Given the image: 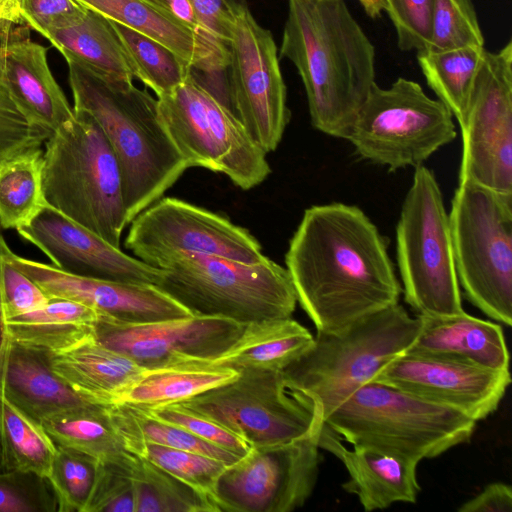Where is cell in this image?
Listing matches in <instances>:
<instances>
[{
    "label": "cell",
    "instance_id": "39",
    "mask_svg": "<svg viewBox=\"0 0 512 512\" xmlns=\"http://www.w3.org/2000/svg\"><path fill=\"white\" fill-rule=\"evenodd\" d=\"M127 450L209 496L212 501L217 480L228 466L206 455L149 442L131 444Z\"/></svg>",
    "mask_w": 512,
    "mask_h": 512
},
{
    "label": "cell",
    "instance_id": "14",
    "mask_svg": "<svg viewBox=\"0 0 512 512\" xmlns=\"http://www.w3.org/2000/svg\"><path fill=\"white\" fill-rule=\"evenodd\" d=\"M459 180L512 194V41L484 51L463 122Z\"/></svg>",
    "mask_w": 512,
    "mask_h": 512
},
{
    "label": "cell",
    "instance_id": "2",
    "mask_svg": "<svg viewBox=\"0 0 512 512\" xmlns=\"http://www.w3.org/2000/svg\"><path fill=\"white\" fill-rule=\"evenodd\" d=\"M280 56L296 67L312 126L347 138L375 82V48L345 0H288Z\"/></svg>",
    "mask_w": 512,
    "mask_h": 512
},
{
    "label": "cell",
    "instance_id": "24",
    "mask_svg": "<svg viewBox=\"0 0 512 512\" xmlns=\"http://www.w3.org/2000/svg\"><path fill=\"white\" fill-rule=\"evenodd\" d=\"M85 8L140 32L168 47L192 70H226L229 51L213 46L147 0H76Z\"/></svg>",
    "mask_w": 512,
    "mask_h": 512
},
{
    "label": "cell",
    "instance_id": "35",
    "mask_svg": "<svg viewBox=\"0 0 512 512\" xmlns=\"http://www.w3.org/2000/svg\"><path fill=\"white\" fill-rule=\"evenodd\" d=\"M43 148L0 166V226L27 225L46 205L42 188Z\"/></svg>",
    "mask_w": 512,
    "mask_h": 512
},
{
    "label": "cell",
    "instance_id": "15",
    "mask_svg": "<svg viewBox=\"0 0 512 512\" xmlns=\"http://www.w3.org/2000/svg\"><path fill=\"white\" fill-rule=\"evenodd\" d=\"M125 248L146 264L160 268L183 254H203L258 263L266 259L248 230L229 219L180 199L165 197L132 221Z\"/></svg>",
    "mask_w": 512,
    "mask_h": 512
},
{
    "label": "cell",
    "instance_id": "8",
    "mask_svg": "<svg viewBox=\"0 0 512 512\" xmlns=\"http://www.w3.org/2000/svg\"><path fill=\"white\" fill-rule=\"evenodd\" d=\"M455 271L466 299L512 325V194L459 180L448 214Z\"/></svg>",
    "mask_w": 512,
    "mask_h": 512
},
{
    "label": "cell",
    "instance_id": "44",
    "mask_svg": "<svg viewBox=\"0 0 512 512\" xmlns=\"http://www.w3.org/2000/svg\"><path fill=\"white\" fill-rule=\"evenodd\" d=\"M142 408L160 420L181 427L211 444L240 456H244L250 449V446L237 435L178 402Z\"/></svg>",
    "mask_w": 512,
    "mask_h": 512
},
{
    "label": "cell",
    "instance_id": "26",
    "mask_svg": "<svg viewBox=\"0 0 512 512\" xmlns=\"http://www.w3.org/2000/svg\"><path fill=\"white\" fill-rule=\"evenodd\" d=\"M56 373L92 404L107 406L146 369L95 337L64 352L52 353Z\"/></svg>",
    "mask_w": 512,
    "mask_h": 512
},
{
    "label": "cell",
    "instance_id": "27",
    "mask_svg": "<svg viewBox=\"0 0 512 512\" xmlns=\"http://www.w3.org/2000/svg\"><path fill=\"white\" fill-rule=\"evenodd\" d=\"M314 336L292 318L246 324L240 337L222 354L207 360L177 363L234 370H283L313 344Z\"/></svg>",
    "mask_w": 512,
    "mask_h": 512
},
{
    "label": "cell",
    "instance_id": "54",
    "mask_svg": "<svg viewBox=\"0 0 512 512\" xmlns=\"http://www.w3.org/2000/svg\"><path fill=\"white\" fill-rule=\"evenodd\" d=\"M366 14L371 18H377L385 9L386 0H358Z\"/></svg>",
    "mask_w": 512,
    "mask_h": 512
},
{
    "label": "cell",
    "instance_id": "29",
    "mask_svg": "<svg viewBox=\"0 0 512 512\" xmlns=\"http://www.w3.org/2000/svg\"><path fill=\"white\" fill-rule=\"evenodd\" d=\"M46 37L64 56L108 78L133 80L124 48L108 18L88 9L78 22Z\"/></svg>",
    "mask_w": 512,
    "mask_h": 512
},
{
    "label": "cell",
    "instance_id": "19",
    "mask_svg": "<svg viewBox=\"0 0 512 512\" xmlns=\"http://www.w3.org/2000/svg\"><path fill=\"white\" fill-rule=\"evenodd\" d=\"M17 232L53 266L71 274L155 286L163 275L48 205Z\"/></svg>",
    "mask_w": 512,
    "mask_h": 512
},
{
    "label": "cell",
    "instance_id": "48",
    "mask_svg": "<svg viewBox=\"0 0 512 512\" xmlns=\"http://www.w3.org/2000/svg\"><path fill=\"white\" fill-rule=\"evenodd\" d=\"M205 33L228 47L236 20L248 8L246 0H190Z\"/></svg>",
    "mask_w": 512,
    "mask_h": 512
},
{
    "label": "cell",
    "instance_id": "42",
    "mask_svg": "<svg viewBox=\"0 0 512 512\" xmlns=\"http://www.w3.org/2000/svg\"><path fill=\"white\" fill-rule=\"evenodd\" d=\"M435 0H386L384 11L392 21L402 51L428 48Z\"/></svg>",
    "mask_w": 512,
    "mask_h": 512
},
{
    "label": "cell",
    "instance_id": "10",
    "mask_svg": "<svg viewBox=\"0 0 512 512\" xmlns=\"http://www.w3.org/2000/svg\"><path fill=\"white\" fill-rule=\"evenodd\" d=\"M456 136L446 105L419 83L399 77L388 88L374 83L346 140L361 158L393 172L422 165Z\"/></svg>",
    "mask_w": 512,
    "mask_h": 512
},
{
    "label": "cell",
    "instance_id": "1",
    "mask_svg": "<svg viewBox=\"0 0 512 512\" xmlns=\"http://www.w3.org/2000/svg\"><path fill=\"white\" fill-rule=\"evenodd\" d=\"M297 303L316 332L336 334L399 303L401 284L385 237L357 206L304 211L285 255Z\"/></svg>",
    "mask_w": 512,
    "mask_h": 512
},
{
    "label": "cell",
    "instance_id": "22",
    "mask_svg": "<svg viewBox=\"0 0 512 512\" xmlns=\"http://www.w3.org/2000/svg\"><path fill=\"white\" fill-rule=\"evenodd\" d=\"M5 80L15 104L31 122L54 132L73 118L74 110L49 68L47 49L31 40L26 26L10 32Z\"/></svg>",
    "mask_w": 512,
    "mask_h": 512
},
{
    "label": "cell",
    "instance_id": "45",
    "mask_svg": "<svg viewBox=\"0 0 512 512\" xmlns=\"http://www.w3.org/2000/svg\"><path fill=\"white\" fill-rule=\"evenodd\" d=\"M52 133L31 122L17 107H0V166L42 148Z\"/></svg>",
    "mask_w": 512,
    "mask_h": 512
},
{
    "label": "cell",
    "instance_id": "37",
    "mask_svg": "<svg viewBox=\"0 0 512 512\" xmlns=\"http://www.w3.org/2000/svg\"><path fill=\"white\" fill-rule=\"evenodd\" d=\"M110 22L127 55L134 78L149 87L157 98L174 91L192 73V68L162 43L120 23Z\"/></svg>",
    "mask_w": 512,
    "mask_h": 512
},
{
    "label": "cell",
    "instance_id": "31",
    "mask_svg": "<svg viewBox=\"0 0 512 512\" xmlns=\"http://www.w3.org/2000/svg\"><path fill=\"white\" fill-rule=\"evenodd\" d=\"M41 424L56 444L82 451L101 462L131 466L136 457L125 448L102 405L88 403L68 409Z\"/></svg>",
    "mask_w": 512,
    "mask_h": 512
},
{
    "label": "cell",
    "instance_id": "32",
    "mask_svg": "<svg viewBox=\"0 0 512 512\" xmlns=\"http://www.w3.org/2000/svg\"><path fill=\"white\" fill-rule=\"evenodd\" d=\"M55 452L43 425L0 394V469L47 478Z\"/></svg>",
    "mask_w": 512,
    "mask_h": 512
},
{
    "label": "cell",
    "instance_id": "6",
    "mask_svg": "<svg viewBox=\"0 0 512 512\" xmlns=\"http://www.w3.org/2000/svg\"><path fill=\"white\" fill-rule=\"evenodd\" d=\"M342 440L419 463L468 442L476 421L410 392L369 382L324 420Z\"/></svg>",
    "mask_w": 512,
    "mask_h": 512
},
{
    "label": "cell",
    "instance_id": "36",
    "mask_svg": "<svg viewBox=\"0 0 512 512\" xmlns=\"http://www.w3.org/2000/svg\"><path fill=\"white\" fill-rule=\"evenodd\" d=\"M130 475L135 512H219L212 499L136 455Z\"/></svg>",
    "mask_w": 512,
    "mask_h": 512
},
{
    "label": "cell",
    "instance_id": "21",
    "mask_svg": "<svg viewBox=\"0 0 512 512\" xmlns=\"http://www.w3.org/2000/svg\"><path fill=\"white\" fill-rule=\"evenodd\" d=\"M320 449L335 455L349 478L342 484L355 495L367 512L388 508L395 503H415L421 490L417 480L419 463L363 446L347 449L340 436L325 423L319 437Z\"/></svg>",
    "mask_w": 512,
    "mask_h": 512
},
{
    "label": "cell",
    "instance_id": "40",
    "mask_svg": "<svg viewBox=\"0 0 512 512\" xmlns=\"http://www.w3.org/2000/svg\"><path fill=\"white\" fill-rule=\"evenodd\" d=\"M484 47V37L471 0H435L427 51ZM425 51V50H424Z\"/></svg>",
    "mask_w": 512,
    "mask_h": 512
},
{
    "label": "cell",
    "instance_id": "43",
    "mask_svg": "<svg viewBox=\"0 0 512 512\" xmlns=\"http://www.w3.org/2000/svg\"><path fill=\"white\" fill-rule=\"evenodd\" d=\"M132 465L99 461L84 512H135V494L130 475Z\"/></svg>",
    "mask_w": 512,
    "mask_h": 512
},
{
    "label": "cell",
    "instance_id": "30",
    "mask_svg": "<svg viewBox=\"0 0 512 512\" xmlns=\"http://www.w3.org/2000/svg\"><path fill=\"white\" fill-rule=\"evenodd\" d=\"M238 375L230 368L192 364L145 369L113 404L152 407L182 402Z\"/></svg>",
    "mask_w": 512,
    "mask_h": 512
},
{
    "label": "cell",
    "instance_id": "3",
    "mask_svg": "<svg viewBox=\"0 0 512 512\" xmlns=\"http://www.w3.org/2000/svg\"><path fill=\"white\" fill-rule=\"evenodd\" d=\"M75 110L89 113L117 158L127 223L157 201L190 167L169 136L158 102L133 80L104 77L66 60Z\"/></svg>",
    "mask_w": 512,
    "mask_h": 512
},
{
    "label": "cell",
    "instance_id": "28",
    "mask_svg": "<svg viewBox=\"0 0 512 512\" xmlns=\"http://www.w3.org/2000/svg\"><path fill=\"white\" fill-rule=\"evenodd\" d=\"M101 313L77 301L49 297L30 313L5 320L9 339L59 353L94 338V323Z\"/></svg>",
    "mask_w": 512,
    "mask_h": 512
},
{
    "label": "cell",
    "instance_id": "12",
    "mask_svg": "<svg viewBox=\"0 0 512 512\" xmlns=\"http://www.w3.org/2000/svg\"><path fill=\"white\" fill-rule=\"evenodd\" d=\"M178 403L229 430L250 447L297 440L322 421L288 387L283 370L242 369L234 380Z\"/></svg>",
    "mask_w": 512,
    "mask_h": 512
},
{
    "label": "cell",
    "instance_id": "49",
    "mask_svg": "<svg viewBox=\"0 0 512 512\" xmlns=\"http://www.w3.org/2000/svg\"><path fill=\"white\" fill-rule=\"evenodd\" d=\"M459 512H511L512 488L503 482L487 485L479 494L461 504Z\"/></svg>",
    "mask_w": 512,
    "mask_h": 512
},
{
    "label": "cell",
    "instance_id": "50",
    "mask_svg": "<svg viewBox=\"0 0 512 512\" xmlns=\"http://www.w3.org/2000/svg\"><path fill=\"white\" fill-rule=\"evenodd\" d=\"M161 8L198 36L215 47L229 51V48L210 38L203 30L190 0H147Z\"/></svg>",
    "mask_w": 512,
    "mask_h": 512
},
{
    "label": "cell",
    "instance_id": "18",
    "mask_svg": "<svg viewBox=\"0 0 512 512\" xmlns=\"http://www.w3.org/2000/svg\"><path fill=\"white\" fill-rule=\"evenodd\" d=\"M245 326L221 317L192 315L125 323L101 314L93 330L96 341L151 369L217 357L240 337Z\"/></svg>",
    "mask_w": 512,
    "mask_h": 512
},
{
    "label": "cell",
    "instance_id": "23",
    "mask_svg": "<svg viewBox=\"0 0 512 512\" xmlns=\"http://www.w3.org/2000/svg\"><path fill=\"white\" fill-rule=\"evenodd\" d=\"M51 354L8 338L0 362V394L40 423L89 403L56 373Z\"/></svg>",
    "mask_w": 512,
    "mask_h": 512
},
{
    "label": "cell",
    "instance_id": "20",
    "mask_svg": "<svg viewBox=\"0 0 512 512\" xmlns=\"http://www.w3.org/2000/svg\"><path fill=\"white\" fill-rule=\"evenodd\" d=\"M8 259L49 297L77 301L120 322L144 323L192 316L155 285L79 276L13 251Z\"/></svg>",
    "mask_w": 512,
    "mask_h": 512
},
{
    "label": "cell",
    "instance_id": "47",
    "mask_svg": "<svg viewBox=\"0 0 512 512\" xmlns=\"http://www.w3.org/2000/svg\"><path fill=\"white\" fill-rule=\"evenodd\" d=\"M87 11L76 0H19L22 22L43 36L78 22Z\"/></svg>",
    "mask_w": 512,
    "mask_h": 512
},
{
    "label": "cell",
    "instance_id": "7",
    "mask_svg": "<svg viewBox=\"0 0 512 512\" xmlns=\"http://www.w3.org/2000/svg\"><path fill=\"white\" fill-rule=\"evenodd\" d=\"M156 285L192 315L241 324L291 318L296 292L286 268L266 257L247 263L203 254L165 262Z\"/></svg>",
    "mask_w": 512,
    "mask_h": 512
},
{
    "label": "cell",
    "instance_id": "51",
    "mask_svg": "<svg viewBox=\"0 0 512 512\" xmlns=\"http://www.w3.org/2000/svg\"><path fill=\"white\" fill-rule=\"evenodd\" d=\"M13 24L11 21H6L0 29V106L4 107H17L5 80V55Z\"/></svg>",
    "mask_w": 512,
    "mask_h": 512
},
{
    "label": "cell",
    "instance_id": "13",
    "mask_svg": "<svg viewBox=\"0 0 512 512\" xmlns=\"http://www.w3.org/2000/svg\"><path fill=\"white\" fill-rule=\"evenodd\" d=\"M323 422L297 440L249 451L219 476L213 502L219 512H291L310 498L321 462Z\"/></svg>",
    "mask_w": 512,
    "mask_h": 512
},
{
    "label": "cell",
    "instance_id": "17",
    "mask_svg": "<svg viewBox=\"0 0 512 512\" xmlns=\"http://www.w3.org/2000/svg\"><path fill=\"white\" fill-rule=\"evenodd\" d=\"M372 382L453 408L477 422L498 409L511 375L509 370L455 357L406 351L386 364Z\"/></svg>",
    "mask_w": 512,
    "mask_h": 512
},
{
    "label": "cell",
    "instance_id": "52",
    "mask_svg": "<svg viewBox=\"0 0 512 512\" xmlns=\"http://www.w3.org/2000/svg\"><path fill=\"white\" fill-rule=\"evenodd\" d=\"M12 250L6 243L1 231H0V261L4 255L8 254ZM8 341L6 325H5V317L3 314L2 308V298H1V290H0V362L2 360L6 345Z\"/></svg>",
    "mask_w": 512,
    "mask_h": 512
},
{
    "label": "cell",
    "instance_id": "46",
    "mask_svg": "<svg viewBox=\"0 0 512 512\" xmlns=\"http://www.w3.org/2000/svg\"><path fill=\"white\" fill-rule=\"evenodd\" d=\"M9 253L0 261V290L5 320L39 309L49 300L42 288L8 259Z\"/></svg>",
    "mask_w": 512,
    "mask_h": 512
},
{
    "label": "cell",
    "instance_id": "25",
    "mask_svg": "<svg viewBox=\"0 0 512 512\" xmlns=\"http://www.w3.org/2000/svg\"><path fill=\"white\" fill-rule=\"evenodd\" d=\"M420 331L407 351L459 358L496 370H509L501 325L465 311L447 316L417 315Z\"/></svg>",
    "mask_w": 512,
    "mask_h": 512
},
{
    "label": "cell",
    "instance_id": "9",
    "mask_svg": "<svg viewBox=\"0 0 512 512\" xmlns=\"http://www.w3.org/2000/svg\"><path fill=\"white\" fill-rule=\"evenodd\" d=\"M396 258L405 302L417 315L464 312L449 217L437 179L429 168L415 167L396 226Z\"/></svg>",
    "mask_w": 512,
    "mask_h": 512
},
{
    "label": "cell",
    "instance_id": "5",
    "mask_svg": "<svg viewBox=\"0 0 512 512\" xmlns=\"http://www.w3.org/2000/svg\"><path fill=\"white\" fill-rule=\"evenodd\" d=\"M73 110V118L44 144V199L48 206L120 248L128 223L117 158L96 120L85 111Z\"/></svg>",
    "mask_w": 512,
    "mask_h": 512
},
{
    "label": "cell",
    "instance_id": "55",
    "mask_svg": "<svg viewBox=\"0 0 512 512\" xmlns=\"http://www.w3.org/2000/svg\"><path fill=\"white\" fill-rule=\"evenodd\" d=\"M6 21H9V20H5V19H3V18H1V17H0V29L2 28V26L4 25V23H5Z\"/></svg>",
    "mask_w": 512,
    "mask_h": 512
},
{
    "label": "cell",
    "instance_id": "33",
    "mask_svg": "<svg viewBox=\"0 0 512 512\" xmlns=\"http://www.w3.org/2000/svg\"><path fill=\"white\" fill-rule=\"evenodd\" d=\"M125 448L134 443L149 442L206 455L231 465L242 456L211 444L187 430L160 420L145 409L128 404L104 406Z\"/></svg>",
    "mask_w": 512,
    "mask_h": 512
},
{
    "label": "cell",
    "instance_id": "4",
    "mask_svg": "<svg viewBox=\"0 0 512 512\" xmlns=\"http://www.w3.org/2000/svg\"><path fill=\"white\" fill-rule=\"evenodd\" d=\"M421 327L399 303L336 333L316 332L311 347L283 369L288 387L324 422L350 395L374 381L381 369L406 352Z\"/></svg>",
    "mask_w": 512,
    "mask_h": 512
},
{
    "label": "cell",
    "instance_id": "41",
    "mask_svg": "<svg viewBox=\"0 0 512 512\" xmlns=\"http://www.w3.org/2000/svg\"><path fill=\"white\" fill-rule=\"evenodd\" d=\"M57 500L46 477L0 469V512H55Z\"/></svg>",
    "mask_w": 512,
    "mask_h": 512
},
{
    "label": "cell",
    "instance_id": "38",
    "mask_svg": "<svg viewBox=\"0 0 512 512\" xmlns=\"http://www.w3.org/2000/svg\"><path fill=\"white\" fill-rule=\"evenodd\" d=\"M99 460L82 451L56 444L47 476L58 512H84L90 498Z\"/></svg>",
    "mask_w": 512,
    "mask_h": 512
},
{
    "label": "cell",
    "instance_id": "53",
    "mask_svg": "<svg viewBox=\"0 0 512 512\" xmlns=\"http://www.w3.org/2000/svg\"><path fill=\"white\" fill-rule=\"evenodd\" d=\"M0 17L14 24L22 23L19 0H0Z\"/></svg>",
    "mask_w": 512,
    "mask_h": 512
},
{
    "label": "cell",
    "instance_id": "16",
    "mask_svg": "<svg viewBox=\"0 0 512 512\" xmlns=\"http://www.w3.org/2000/svg\"><path fill=\"white\" fill-rule=\"evenodd\" d=\"M228 48L226 89L231 111L268 154L278 147L290 120L274 38L247 8L236 20Z\"/></svg>",
    "mask_w": 512,
    "mask_h": 512
},
{
    "label": "cell",
    "instance_id": "34",
    "mask_svg": "<svg viewBox=\"0 0 512 512\" xmlns=\"http://www.w3.org/2000/svg\"><path fill=\"white\" fill-rule=\"evenodd\" d=\"M484 47L417 52V60L428 86L451 111L460 125L465 116L472 85Z\"/></svg>",
    "mask_w": 512,
    "mask_h": 512
},
{
    "label": "cell",
    "instance_id": "11",
    "mask_svg": "<svg viewBox=\"0 0 512 512\" xmlns=\"http://www.w3.org/2000/svg\"><path fill=\"white\" fill-rule=\"evenodd\" d=\"M157 102L169 136L190 167L223 173L244 190L270 174L267 153L193 72Z\"/></svg>",
    "mask_w": 512,
    "mask_h": 512
}]
</instances>
